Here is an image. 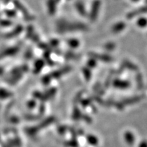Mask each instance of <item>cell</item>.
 I'll return each mask as SVG.
<instances>
[{
	"mask_svg": "<svg viewBox=\"0 0 147 147\" xmlns=\"http://www.w3.org/2000/svg\"><path fill=\"white\" fill-rule=\"evenodd\" d=\"M12 95V92L9 91L8 89H5V88H0V99L4 100V99L11 97Z\"/></svg>",
	"mask_w": 147,
	"mask_h": 147,
	"instance_id": "obj_4",
	"label": "cell"
},
{
	"mask_svg": "<svg viewBox=\"0 0 147 147\" xmlns=\"http://www.w3.org/2000/svg\"><path fill=\"white\" fill-rule=\"evenodd\" d=\"M42 63H41V61H37L36 64H35V69L34 70L35 71H36V72H38L39 70L40 69V68H42Z\"/></svg>",
	"mask_w": 147,
	"mask_h": 147,
	"instance_id": "obj_7",
	"label": "cell"
},
{
	"mask_svg": "<svg viewBox=\"0 0 147 147\" xmlns=\"http://www.w3.org/2000/svg\"><path fill=\"white\" fill-rule=\"evenodd\" d=\"M13 3H14V6L16 7V8L17 9V10L19 11L21 14H23L24 17L26 18L27 19H29V18H31L32 16H31L30 14L29 13L28 11H27V9L25 8V7L24 6V5L22 4L19 1H18V0H14Z\"/></svg>",
	"mask_w": 147,
	"mask_h": 147,
	"instance_id": "obj_3",
	"label": "cell"
},
{
	"mask_svg": "<svg viewBox=\"0 0 147 147\" xmlns=\"http://www.w3.org/2000/svg\"><path fill=\"white\" fill-rule=\"evenodd\" d=\"M1 1H4V2H8V1H10V0H1Z\"/></svg>",
	"mask_w": 147,
	"mask_h": 147,
	"instance_id": "obj_9",
	"label": "cell"
},
{
	"mask_svg": "<svg viewBox=\"0 0 147 147\" xmlns=\"http://www.w3.org/2000/svg\"><path fill=\"white\" fill-rule=\"evenodd\" d=\"M20 47L18 46H12L3 49L0 52V59H4L14 57L19 52Z\"/></svg>",
	"mask_w": 147,
	"mask_h": 147,
	"instance_id": "obj_1",
	"label": "cell"
},
{
	"mask_svg": "<svg viewBox=\"0 0 147 147\" xmlns=\"http://www.w3.org/2000/svg\"><path fill=\"white\" fill-rule=\"evenodd\" d=\"M4 68L2 67V66H0V76H3V74H4Z\"/></svg>",
	"mask_w": 147,
	"mask_h": 147,
	"instance_id": "obj_8",
	"label": "cell"
},
{
	"mask_svg": "<svg viewBox=\"0 0 147 147\" xmlns=\"http://www.w3.org/2000/svg\"><path fill=\"white\" fill-rule=\"evenodd\" d=\"M23 27L21 25H18L16 26L10 30V32H8L5 35V38H8V39H10V38H14V37L18 36V35L21 34V32H23Z\"/></svg>",
	"mask_w": 147,
	"mask_h": 147,
	"instance_id": "obj_2",
	"label": "cell"
},
{
	"mask_svg": "<svg viewBox=\"0 0 147 147\" xmlns=\"http://www.w3.org/2000/svg\"><path fill=\"white\" fill-rule=\"evenodd\" d=\"M5 15L8 18H13L16 15V12L14 10H11V9H7L4 10Z\"/></svg>",
	"mask_w": 147,
	"mask_h": 147,
	"instance_id": "obj_6",
	"label": "cell"
},
{
	"mask_svg": "<svg viewBox=\"0 0 147 147\" xmlns=\"http://www.w3.org/2000/svg\"><path fill=\"white\" fill-rule=\"evenodd\" d=\"M12 25V21L9 18H3L0 20V25L1 27H10Z\"/></svg>",
	"mask_w": 147,
	"mask_h": 147,
	"instance_id": "obj_5",
	"label": "cell"
}]
</instances>
